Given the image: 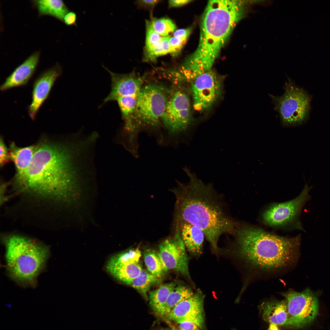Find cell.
<instances>
[{
  "label": "cell",
  "mask_w": 330,
  "mask_h": 330,
  "mask_svg": "<svg viewBox=\"0 0 330 330\" xmlns=\"http://www.w3.org/2000/svg\"><path fill=\"white\" fill-rule=\"evenodd\" d=\"M191 28L179 29L175 31L173 34V36L181 38H188L191 32Z\"/></svg>",
  "instance_id": "35"
},
{
  "label": "cell",
  "mask_w": 330,
  "mask_h": 330,
  "mask_svg": "<svg viewBox=\"0 0 330 330\" xmlns=\"http://www.w3.org/2000/svg\"><path fill=\"white\" fill-rule=\"evenodd\" d=\"M262 318L269 324L288 326V314L287 301L271 299L263 302L260 307Z\"/></svg>",
  "instance_id": "18"
},
{
  "label": "cell",
  "mask_w": 330,
  "mask_h": 330,
  "mask_svg": "<svg viewBox=\"0 0 330 330\" xmlns=\"http://www.w3.org/2000/svg\"><path fill=\"white\" fill-rule=\"evenodd\" d=\"M174 330H176V329H174Z\"/></svg>",
  "instance_id": "40"
},
{
  "label": "cell",
  "mask_w": 330,
  "mask_h": 330,
  "mask_svg": "<svg viewBox=\"0 0 330 330\" xmlns=\"http://www.w3.org/2000/svg\"><path fill=\"white\" fill-rule=\"evenodd\" d=\"M61 69L57 65L43 73L35 83L32 92V101L28 112L30 117L35 119L41 106L48 97L57 78L61 73Z\"/></svg>",
  "instance_id": "15"
},
{
  "label": "cell",
  "mask_w": 330,
  "mask_h": 330,
  "mask_svg": "<svg viewBox=\"0 0 330 330\" xmlns=\"http://www.w3.org/2000/svg\"><path fill=\"white\" fill-rule=\"evenodd\" d=\"M244 6L239 0L208 1L201 19L198 47L180 67L187 80L191 82L211 70L221 49L243 17Z\"/></svg>",
  "instance_id": "3"
},
{
  "label": "cell",
  "mask_w": 330,
  "mask_h": 330,
  "mask_svg": "<svg viewBox=\"0 0 330 330\" xmlns=\"http://www.w3.org/2000/svg\"><path fill=\"white\" fill-rule=\"evenodd\" d=\"M178 324L177 330H202L196 324L189 321H185Z\"/></svg>",
  "instance_id": "33"
},
{
  "label": "cell",
  "mask_w": 330,
  "mask_h": 330,
  "mask_svg": "<svg viewBox=\"0 0 330 330\" xmlns=\"http://www.w3.org/2000/svg\"><path fill=\"white\" fill-rule=\"evenodd\" d=\"M176 228L186 249L193 257L198 258L202 255L205 237L202 230L197 226L185 221L177 222Z\"/></svg>",
  "instance_id": "16"
},
{
  "label": "cell",
  "mask_w": 330,
  "mask_h": 330,
  "mask_svg": "<svg viewBox=\"0 0 330 330\" xmlns=\"http://www.w3.org/2000/svg\"><path fill=\"white\" fill-rule=\"evenodd\" d=\"M159 1V0H143L139 1L140 3L141 4L149 6H154L155 5H156L157 3Z\"/></svg>",
  "instance_id": "37"
},
{
  "label": "cell",
  "mask_w": 330,
  "mask_h": 330,
  "mask_svg": "<svg viewBox=\"0 0 330 330\" xmlns=\"http://www.w3.org/2000/svg\"><path fill=\"white\" fill-rule=\"evenodd\" d=\"M192 0H171L168 1L169 7H178L186 4Z\"/></svg>",
  "instance_id": "36"
},
{
  "label": "cell",
  "mask_w": 330,
  "mask_h": 330,
  "mask_svg": "<svg viewBox=\"0 0 330 330\" xmlns=\"http://www.w3.org/2000/svg\"><path fill=\"white\" fill-rule=\"evenodd\" d=\"M69 151L64 146L49 142L36 146L28 168L16 175L21 191L61 201L75 199L74 183Z\"/></svg>",
  "instance_id": "2"
},
{
  "label": "cell",
  "mask_w": 330,
  "mask_h": 330,
  "mask_svg": "<svg viewBox=\"0 0 330 330\" xmlns=\"http://www.w3.org/2000/svg\"><path fill=\"white\" fill-rule=\"evenodd\" d=\"M6 269L10 277L25 286L35 284L49 255L46 246L28 238L17 235L5 237Z\"/></svg>",
  "instance_id": "5"
},
{
  "label": "cell",
  "mask_w": 330,
  "mask_h": 330,
  "mask_svg": "<svg viewBox=\"0 0 330 330\" xmlns=\"http://www.w3.org/2000/svg\"><path fill=\"white\" fill-rule=\"evenodd\" d=\"M188 94L181 89L173 93L167 102L162 120L168 132L176 135L191 124V104Z\"/></svg>",
  "instance_id": "11"
},
{
  "label": "cell",
  "mask_w": 330,
  "mask_h": 330,
  "mask_svg": "<svg viewBox=\"0 0 330 330\" xmlns=\"http://www.w3.org/2000/svg\"><path fill=\"white\" fill-rule=\"evenodd\" d=\"M141 256L138 249H131L112 256L107 262L115 264L138 263Z\"/></svg>",
  "instance_id": "28"
},
{
  "label": "cell",
  "mask_w": 330,
  "mask_h": 330,
  "mask_svg": "<svg viewBox=\"0 0 330 330\" xmlns=\"http://www.w3.org/2000/svg\"><path fill=\"white\" fill-rule=\"evenodd\" d=\"M222 84L220 76L212 70L200 75L190 82L194 109L199 112L210 111L221 95Z\"/></svg>",
  "instance_id": "10"
},
{
  "label": "cell",
  "mask_w": 330,
  "mask_h": 330,
  "mask_svg": "<svg viewBox=\"0 0 330 330\" xmlns=\"http://www.w3.org/2000/svg\"><path fill=\"white\" fill-rule=\"evenodd\" d=\"M102 66L111 75V89L100 107L109 101H116L119 97L138 94L145 80V75L136 76L133 73L118 74L111 72L103 65Z\"/></svg>",
  "instance_id": "14"
},
{
  "label": "cell",
  "mask_w": 330,
  "mask_h": 330,
  "mask_svg": "<svg viewBox=\"0 0 330 330\" xmlns=\"http://www.w3.org/2000/svg\"><path fill=\"white\" fill-rule=\"evenodd\" d=\"M194 292L188 285L183 284H177L169 295L159 316L164 318L177 305L192 296Z\"/></svg>",
  "instance_id": "23"
},
{
  "label": "cell",
  "mask_w": 330,
  "mask_h": 330,
  "mask_svg": "<svg viewBox=\"0 0 330 330\" xmlns=\"http://www.w3.org/2000/svg\"><path fill=\"white\" fill-rule=\"evenodd\" d=\"M144 261L147 270L160 279L168 271L163 264L158 252L151 249H146L143 254Z\"/></svg>",
  "instance_id": "25"
},
{
  "label": "cell",
  "mask_w": 330,
  "mask_h": 330,
  "mask_svg": "<svg viewBox=\"0 0 330 330\" xmlns=\"http://www.w3.org/2000/svg\"><path fill=\"white\" fill-rule=\"evenodd\" d=\"M160 279L149 272L145 269L142 268L139 275L132 280L129 284L135 289L141 295L148 300V291L151 287L159 281Z\"/></svg>",
  "instance_id": "26"
},
{
  "label": "cell",
  "mask_w": 330,
  "mask_h": 330,
  "mask_svg": "<svg viewBox=\"0 0 330 330\" xmlns=\"http://www.w3.org/2000/svg\"><path fill=\"white\" fill-rule=\"evenodd\" d=\"M138 96L121 97L116 100L125 122V128L130 133L132 130L133 117Z\"/></svg>",
  "instance_id": "24"
},
{
  "label": "cell",
  "mask_w": 330,
  "mask_h": 330,
  "mask_svg": "<svg viewBox=\"0 0 330 330\" xmlns=\"http://www.w3.org/2000/svg\"><path fill=\"white\" fill-rule=\"evenodd\" d=\"M177 284L174 282L166 283L149 292L148 299L149 304L157 315L160 316L169 295Z\"/></svg>",
  "instance_id": "22"
},
{
  "label": "cell",
  "mask_w": 330,
  "mask_h": 330,
  "mask_svg": "<svg viewBox=\"0 0 330 330\" xmlns=\"http://www.w3.org/2000/svg\"><path fill=\"white\" fill-rule=\"evenodd\" d=\"M146 38L145 48H150L160 41L163 37L152 28L150 21H146Z\"/></svg>",
  "instance_id": "30"
},
{
  "label": "cell",
  "mask_w": 330,
  "mask_h": 330,
  "mask_svg": "<svg viewBox=\"0 0 330 330\" xmlns=\"http://www.w3.org/2000/svg\"><path fill=\"white\" fill-rule=\"evenodd\" d=\"M179 230L175 235L165 239L159 246V254L167 270H174L192 282L189 269V258Z\"/></svg>",
  "instance_id": "12"
},
{
  "label": "cell",
  "mask_w": 330,
  "mask_h": 330,
  "mask_svg": "<svg viewBox=\"0 0 330 330\" xmlns=\"http://www.w3.org/2000/svg\"><path fill=\"white\" fill-rule=\"evenodd\" d=\"M107 271L117 280L128 284L140 274L142 268L139 263L114 264L107 262Z\"/></svg>",
  "instance_id": "20"
},
{
  "label": "cell",
  "mask_w": 330,
  "mask_h": 330,
  "mask_svg": "<svg viewBox=\"0 0 330 330\" xmlns=\"http://www.w3.org/2000/svg\"><path fill=\"white\" fill-rule=\"evenodd\" d=\"M286 299L289 318L288 326L301 329L310 325L318 314L317 296L309 288L301 292L290 290L281 293Z\"/></svg>",
  "instance_id": "9"
},
{
  "label": "cell",
  "mask_w": 330,
  "mask_h": 330,
  "mask_svg": "<svg viewBox=\"0 0 330 330\" xmlns=\"http://www.w3.org/2000/svg\"><path fill=\"white\" fill-rule=\"evenodd\" d=\"M312 186L305 183L300 194L295 198L283 203H274L269 206L262 214L266 225L275 227H284L291 225L295 229L305 231L299 218L302 211L311 196Z\"/></svg>",
  "instance_id": "8"
},
{
  "label": "cell",
  "mask_w": 330,
  "mask_h": 330,
  "mask_svg": "<svg viewBox=\"0 0 330 330\" xmlns=\"http://www.w3.org/2000/svg\"><path fill=\"white\" fill-rule=\"evenodd\" d=\"M189 178L186 184L179 183L173 191L176 196V221L186 222L201 229L213 250L223 234H234L240 223L227 212L222 199L211 184H205L185 168Z\"/></svg>",
  "instance_id": "1"
},
{
  "label": "cell",
  "mask_w": 330,
  "mask_h": 330,
  "mask_svg": "<svg viewBox=\"0 0 330 330\" xmlns=\"http://www.w3.org/2000/svg\"><path fill=\"white\" fill-rule=\"evenodd\" d=\"M284 94L281 96L270 95L284 127L301 125L306 119L310 98L302 89L296 86L290 79L285 82Z\"/></svg>",
  "instance_id": "7"
},
{
  "label": "cell",
  "mask_w": 330,
  "mask_h": 330,
  "mask_svg": "<svg viewBox=\"0 0 330 330\" xmlns=\"http://www.w3.org/2000/svg\"><path fill=\"white\" fill-rule=\"evenodd\" d=\"M76 15L73 12L68 13L65 16L63 21L68 25H76Z\"/></svg>",
  "instance_id": "34"
},
{
  "label": "cell",
  "mask_w": 330,
  "mask_h": 330,
  "mask_svg": "<svg viewBox=\"0 0 330 330\" xmlns=\"http://www.w3.org/2000/svg\"><path fill=\"white\" fill-rule=\"evenodd\" d=\"M187 39L173 36L170 37L169 53L172 56L176 57L180 53Z\"/></svg>",
  "instance_id": "31"
},
{
  "label": "cell",
  "mask_w": 330,
  "mask_h": 330,
  "mask_svg": "<svg viewBox=\"0 0 330 330\" xmlns=\"http://www.w3.org/2000/svg\"><path fill=\"white\" fill-rule=\"evenodd\" d=\"M10 159L7 149L2 138L0 141V165L2 167Z\"/></svg>",
  "instance_id": "32"
},
{
  "label": "cell",
  "mask_w": 330,
  "mask_h": 330,
  "mask_svg": "<svg viewBox=\"0 0 330 330\" xmlns=\"http://www.w3.org/2000/svg\"><path fill=\"white\" fill-rule=\"evenodd\" d=\"M39 56V52H35L18 67L1 86V90L5 91L25 85L34 72Z\"/></svg>",
  "instance_id": "17"
},
{
  "label": "cell",
  "mask_w": 330,
  "mask_h": 330,
  "mask_svg": "<svg viewBox=\"0 0 330 330\" xmlns=\"http://www.w3.org/2000/svg\"><path fill=\"white\" fill-rule=\"evenodd\" d=\"M36 146L31 145L23 148L17 147L14 143L10 145L9 155L10 159L15 164L16 175L22 174L28 168L35 151Z\"/></svg>",
  "instance_id": "19"
},
{
  "label": "cell",
  "mask_w": 330,
  "mask_h": 330,
  "mask_svg": "<svg viewBox=\"0 0 330 330\" xmlns=\"http://www.w3.org/2000/svg\"><path fill=\"white\" fill-rule=\"evenodd\" d=\"M40 15H49L63 21L69 11L61 0H37L33 1Z\"/></svg>",
  "instance_id": "21"
},
{
  "label": "cell",
  "mask_w": 330,
  "mask_h": 330,
  "mask_svg": "<svg viewBox=\"0 0 330 330\" xmlns=\"http://www.w3.org/2000/svg\"><path fill=\"white\" fill-rule=\"evenodd\" d=\"M169 36L163 37L160 41L152 46L145 48L144 61L154 62L158 57L169 53Z\"/></svg>",
  "instance_id": "27"
},
{
  "label": "cell",
  "mask_w": 330,
  "mask_h": 330,
  "mask_svg": "<svg viewBox=\"0 0 330 330\" xmlns=\"http://www.w3.org/2000/svg\"><path fill=\"white\" fill-rule=\"evenodd\" d=\"M236 256L252 269L278 271L293 264L298 258L301 235L288 237L240 223L233 235Z\"/></svg>",
  "instance_id": "4"
},
{
  "label": "cell",
  "mask_w": 330,
  "mask_h": 330,
  "mask_svg": "<svg viewBox=\"0 0 330 330\" xmlns=\"http://www.w3.org/2000/svg\"><path fill=\"white\" fill-rule=\"evenodd\" d=\"M156 330H171L170 329L168 328H160Z\"/></svg>",
  "instance_id": "39"
},
{
  "label": "cell",
  "mask_w": 330,
  "mask_h": 330,
  "mask_svg": "<svg viewBox=\"0 0 330 330\" xmlns=\"http://www.w3.org/2000/svg\"><path fill=\"white\" fill-rule=\"evenodd\" d=\"M267 330H279L278 326L275 324H270Z\"/></svg>",
  "instance_id": "38"
},
{
  "label": "cell",
  "mask_w": 330,
  "mask_h": 330,
  "mask_svg": "<svg viewBox=\"0 0 330 330\" xmlns=\"http://www.w3.org/2000/svg\"><path fill=\"white\" fill-rule=\"evenodd\" d=\"M167 91L156 83L143 86L138 94L134 114L131 140L135 141L137 132L141 128L158 126L169 98Z\"/></svg>",
  "instance_id": "6"
},
{
  "label": "cell",
  "mask_w": 330,
  "mask_h": 330,
  "mask_svg": "<svg viewBox=\"0 0 330 330\" xmlns=\"http://www.w3.org/2000/svg\"><path fill=\"white\" fill-rule=\"evenodd\" d=\"M150 22L153 29L163 37L168 36L176 29L174 22L167 18H153Z\"/></svg>",
  "instance_id": "29"
},
{
  "label": "cell",
  "mask_w": 330,
  "mask_h": 330,
  "mask_svg": "<svg viewBox=\"0 0 330 330\" xmlns=\"http://www.w3.org/2000/svg\"><path fill=\"white\" fill-rule=\"evenodd\" d=\"M205 295L199 288L190 297L177 305L164 318L177 324L185 321L194 323L203 330L205 328L204 302Z\"/></svg>",
  "instance_id": "13"
}]
</instances>
